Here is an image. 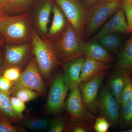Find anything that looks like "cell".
Wrapping results in <instances>:
<instances>
[{"instance_id":"cell-1","label":"cell","mask_w":132,"mask_h":132,"mask_svg":"<svg viewBox=\"0 0 132 132\" xmlns=\"http://www.w3.org/2000/svg\"><path fill=\"white\" fill-rule=\"evenodd\" d=\"M85 42L68 22L53 47L59 61L66 63L85 57Z\"/></svg>"},{"instance_id":"cell-2","label":"cell","mask_w":132,"mask_h":132,"mask_svg":"<svg viewBox=\"0 0 132 132\" xmlns=\"http://www.w3.org/2000/svg\"><path fill=\"white\" fill-rule=\"evenodd\" d=\"M123 0H103L86 10L85 38L91 37L121 8Z\"/></svg>"},{"instance_id":"cell-3","label":"cell","mask_w":132,"mask_h":132,"mask_svg":"<svg viewBox=\"0 0 132 132\" xmlns=\"http://www.w3.org/2000/svg\"><path fill=\"white\" fill-rule=\"evenodd\" d=\"M32 34L29 17L26 14L0 18V34L9 43H25L31 40Z\"/></svg>"},{"instance_id":"cell-4","label":"cell","mask_w":132,"mask_h":132,"mask_svg":"<svg viewBox=\"0 0 132 132\" xmlns=\"http://www.w3.org/2000/svg\"><path fill=\"white\" fill-rule=\"evenodd\" d=\"M31 40L33 53L41 74L44 80L48 82L56 68L63 65L57 59L53 47L43 40L35 31L32 32Z\"/></svg>"},{"instance_id":"cell-5","label":"cell","mask_w":132,"mask_h":132,"mask_svg":"<svg viewBox=\"0 0 132 132\" xmlns=\"http://www.w3.org/2000/svg\"><path fill=\"white\" fill-rule=\"evenodd\" d=\"M30 88L43 95L46 91V86L35 59L33 58L16 81L14 82L10 91L13 94L20 88Z\"/></svg>"},{"instance_id":"cell-6","label":"cell","mask_w":132,"mask_h":132,"mask_svg":"<svg viewBox=\"0 0 132 132\" xmlns=\"http://www.w3.org/2000/svg\"><path fill=\"white\" fill-rule=\"evenodd\" d=\"M68 21L83 39L85 38L86 9L80 0H55Z\"/></svg>"},{"instance_id":"cell-7","label":"cell","mask_w":132,"mask_h":132,"mask_svg":"<svg viewBox=\"0 0 132 132\" xmlns=\"http://www.w3.org/2000/svg\"><path fill=\"white\" fill-rule=\"evenodd\" d=\"M68 89L63 73L59 74L53 81L50 89L46 104L49 113L57 114L62 111Z\"/></svg>"},{"instance_id":"cell-8","label":"cell","mask_w":132,"mask_h":132,"mask_svg":"<svg viewBox=\"0 0 132 132\" xmlns=\"http://www.w3.org/2000/svg\"><path fill=\"white\" fill-rule=\"evenodd\" d=\"M65 107L73 121L91 122L94 118L85 106L79 87L71 90L65 101Z\"/></svg>"},{"instance_id":"cell-9","label":"cell","mask_w":132,"mask_h":132,"mask_svg":"<svg viewBox=\"0 0 132 132\" xmlns=\"http://www.w3.org/2000/svg\"><path fill=\"white\" fill-rule=\"evenodd\" d=\"M105 75V72H102L87 82L80 84L82 100L87 108L92 112L96 111L97 94Z\"/></svg>"},{"instance_id":"cell-10","label":"cell","mask_w":132,"mask_h":132,"mask_svg":"<svg viewBox=\"0 0 132 132\" xmlns=\"http://www.w3.org/2000/svg\"><path fill=\"white\" fill-rule=\"evenodd\" d=\"M119 103L107 87L102 92L100 101L103 113L114 126H117L119 120Z\"/></svg>"},{"instance_id":"cell-11","label":"cell","mask_w":132,"mask_h":132,"mask_svg":"<svg viewBox=\"0 0 132 132\" xmlns=\"http://www.w3.org/2000/svg\"><path fill=\"white\" fill-rule=\"evenodd\" d=\"M128 29L125 13L121 8L90 40L97 39L102 36L111 33L127 34Z\"/></svg>"},{"instance_id":"cell-12","label":"cell","mask_w":132,"mask_h":132,"mask_svg":"<svg viewBox=\"0 0 132 132\" xmlns=\"http://www.w3.org/2000/svg\"><path fill=\"white\" fill-rule=\"evenodd\" d=\"M85 59L84 57H80L66 62L63 65V76L69 89L71 90L79 86L81 72Z\"/></svg>"},{"instance_id":"cell-13","label":"cell","mask_w":132,"mask_h":132,"mask_svg":"<svg viewBox=\"0 0 132 132\" xmlns=\"http://www.w3.org/2000/svg\"><path fill=\"white\" fill-rule=\"evenodd\" d=\"M30 45L25 43L7 45L5 48V60L7 67L20 66L25 61L30 49Z\"/></svg>"},{"instance_id":"cell-14","label":"cell","mask_w":132,"mask_h":132,"mask_svg":"<svg viewBox=\"0 0 132 132\" xmlns=\"http://www.w3.org/2000/svg\"><path fill=\"white\" fill-rule=\"evenodd\" d=\"M84 53L85 57L106 64L111 63L114 60L112 55L97 39L90 40V41L85 42Z\"/></svg>"},{"instance_id":"cell-15","label":"cell","mask_w":132,"mask_h":132,"mask_svg":"<svg viewBox=\"0 0 132 132\" xmlns=\"http://www.w3.org/2000/svg\"><path fill=\"white\" fill-rule=\"evenodd\" d=\"M106 63L94 60L86 57L82 65L80 76V83L86 82L92 79L99 74L108 68Z\"/></svg>"},{"instance_id":"cell-16","label":"cell","mask_w":132,"mask_h":132,"mask_svg":"<svg viewBox=\"0 0 132 132\" xmlns=\"http://www.w3.org/2000/svg\"><path fill=\"white\" fill-rule=\"evenodd\" d=\"M10 95L9 93L0 92V118L12 124H18L23 118L20 117L12 108Z\"/></svg>"},{"instance_id":"cell-17","label":"cell","mask_w":132,"mask_h":132,"mask_svg":"<svg viewBox=\"0 0 132 132\" xmlns=\"http://www.w3.org/2000/svg\"><path fill=\"white\" fill-rule=\"evenodd\" d=\"M116 67L118 70L132 72V36L118 54Z\"/></svg>"},{"instance_id":"cell-18","label":"cell","mask_w":132,"mask_h":132,"mask_svg":"<svg viewBox=\"0 0 132 132\" xmlns=\"http://www.w3.org/2000/svg\"><path fill=\"white\" fill-rule=\"evenodd\" d=\"M32 0H0V5L8 13L26 12L29 10Z\"/></svg>"},{"instance_id":"cell-19","label":"cell","mask_w":132,"mask_h":132,"mask_svg":"<svg viewBox=\"0 0 132 132\" xmlns=\"http://www.w3.org/2000/svg\"><path fill=\"white\" fill-rule=\"evenodd\" d=\"M97 40L109 52L116 53L120 46L123 36L121 33H111L102 36Z\"/></svg>"},{"instance_id":"cell-20","label":"cell","mask_w":132,"mask_h":132,"mask_svg":"<svg viewBox=\"0 0 132 132\" xmlns=\"http://www.w3.org/2000/svg\"><path fill=\"white\" fill-rule=\"evenodd\" d=\"M119 70L120 72L110 80L109 86L112 94L119 104H120L121 97L125 85L126 72Z\"/></svg>"},{"instance_id":"cell-21","label":"cell","mask_w":132,"mask_h":132,"mask_svg":"<svg viewBox=\"0 0 132 132\" xmlns=\"http://www.w3.org/2000/svg\"><path fill=\"white\" fill-rule=\"evenodd\" d=\"M53 19L49 30L50 34L54 35L60 32L66 26L65 18L60 7L54 6L53 7Z\"/></svg>"},{"instance_id":"cell-22","label":"cell","mask_w":132,"mask_h":132,"mask_svg":"<svg viewBox=\"0 0 132 132\" xmlns=\"http://www.w3.org/2000/svg\"><path fill=\"white\" fill-rule=\"evenodd\" d=\"M52 120L45 118H28L22 120L21 123L23 127L34 131L43 130L48 127Z\"/></svg>"},{"instance_id":"cell-23","label":"cell","mask_w":132,"mask_h":132,"mask_svg":"<svg viewBox=\"0 0 132 132\" xmlns=\"http://www.w3.org/2000/svg\"><path fill=\"white\" fill-rule=\"evenodd\" d=\"M52 9V4L47 2L43 5L39 10L38 15V26L43 34L47 32L48 24Z\"/></svg>"},{"instance_id":"cell-24","label":"cell","mask_w":132,"mask_h":132,"mask_svg":"<svg viewBox=\"0 0 132 132\" xmlns=\"http://www.w3.org/2000/svg\"><path fill=\"white\" fill-rule=\"evenodd\" d=\"M13 95L25 103L34 100L40 95V94L35 90L26 88H20Z\"/></svg>"},{"instance_id":"cell-25","label":"cell","mask_w":132,"mask_h":132,"mask_svg":"<svg viewBox=\"0 0 132 132\" xmlns=\"http://www.w3.org/2000/svg\"><path fill=\"white\" fill-rule=\"evenodd\" d=\"M129 72H126L125 85L120 99V104L122 107L132 98V78Z\"/></svg>"},{"instance_id":"cell-26","label":"cell","mask_w":132,"mask_h":132,"mask_svg":"<svg viewBox=\"0 0 132 132\" xmlns=\"http://www.w3.org/2000/svg\"><path fill=\"white\" fill-rule=\"evenodd\" d=\"M21 73L20 68L9 67L5 69L3 71V76L6 79L14 83L19 79Z\"/></svg>"},{"instance_id":"cell-27","label":"cell","mask_w":132,"mask_h":132,"mask_svg":"<svg viewBox=\"0 0 132 132\" xmlns=\"http://www.w3.org/2000/svg\"><path fill=\"white\" fill-rule=\"evenodd\" d=\"M10 102L14 111L20 117L23 118V113L26 108L25 102L14 95L10 97Z\"/></svg>"},{"instance_id":"cell-28","label":"cell","mask_w":132,"mask_h":132,"mask_svg":"<svg viewBox=\"0 0 132 132\" xmlns=\"http://www.w3.org/2000/svg\"><path fill=\"white\" fill-rule=\"evenodd\" d=\"M122 107L123 121L126 125L130 126L132 123V98L127 102Z\"/></svg>"},{"instance_id":"cell-29","label":"cell","mask_w":132,"mask_h":132,"mask_svg":"<svg viewBox=\"0 0 132 132\" xmlns=\"http://www.w3.org/2000/svg\"><path fill=\"white\" fill-rule=\"evenodd\" d=\"M48 128V132H63L66 128V122L62 119L52 120Z\"/></svg>"},{"instance_id":"cell-30","label":"cell","mask_w":132,"mask_h":132,"mask_svg":"<svg viewBox=\"0 0 132 132\" xmlns=\"http://www.w3.org/2000/svg\"><path fill=\"white\" fill-rule=\"evenodd\" d=\"M121 8L125 12L128 26L127 34L132 32V5L122 1Z\"/></svg>"},{"instance_id":"cell-31","label":"cell","mask_w":132,"mask_h":132,"mask_svg":"<svg viewBox=\"0 0 132 132\" xmlns=\"http://www.w3.org/2000/svg\"><path fill=\"white\" fill-rule=\"evenodd\" d=\"M111 125V123L106 118L99 117L96 119L94 127L96 132H106Z\"/></svg>"},{"instance_id":"cell-32","label":"cell","mask_w":132,"mask_h":132,"mask_svg":"<svg viewBox=\"0 0 132 132\" xmlns=\"http://www.w3.org/2000/svg\"><path fill=\"white\" fill-rule=\"evenodd\" d=\"M74 124L70 127V130L73 132H87L90 131V127L88 122L80 121H73Z\"/></svg>"},{"instance_id":"cell-33","label":"cell","mask_w":132,"mask_h":132,"mask_svg":"<svg viewBox=\"0 0 132 132\" xmlns=\"http://www.w3.org/2000/svg\"><path fill=\"white\" fill-rule=\"evenodd\" d=\"M18 132L16 127L12 123L0 118V132Z\"/></svg>"},{"instance_id":"cell-34","label":"cell","mask_w":132,"mask_h":132,"mask_svg":"<svg viewBox=\"0 0 132 132\" xmlns=\"http://www.w3.org/2000/svg\"><path fill=\"white\" fill-rule=\"evenodd\" d=\"M13 82L5 78L3 76L0 75V92L9 93Z\"/></svg>"},{"instance_id":"cell-35","label":"cell","mask_w":132,"mask_h":132,"mask_svg":"<svg viewBox=\"0 0 132 132\" xmlns=\"http://www.w3.org/2000/svg\"><path fill=\"white\" fill-rule=\"evenodd\" d=\"M85 9L103 0H80Z\"/></svg>"},{"instance_id":"cell-36","label":"cell","mask_w":132,"mask_h":132,"mask_svg":"<svg viewBox=\"0 0 132 132\" xmlns=\"http://www.w3.org/2000/svg\"><path fill=\"white\" fill-rule=\"evenodd\" d=\"M9 14L0 5V18L7 16Z\"/></svg>"},{"instance_id":"cell-37","label":"cell","mask_w":132,"mask_h":132,"mask_svg":"<svg viewBox=\"0 0 132 132\" xmlns=\"http://www.w3.org/2000/svg\"><path fill=\"white\" fill-rule=\"evenodd\" d=\"M5 41V39H4L3 36L0 34V46L3 44Z\"/></svg>"},{"instance_id":"cell-38","label":"cell","mask_w":132,"mask_h":132,"mask_svg":"<svg viewBox=\"0 0 132 132\" xmlns=\"http://www.w3.org/2000/svg\"><path fill=\"white\" fill-rule=\"evenodd\" d=\"M2 58L1 50L0 49V72L2 70Z\"/></svg>"},{"instance_id":"cell-39","label":"cell","mask_w":132,"mask_h":132,"mask_svg":"<svg viewBox=\"0 0 132 132\" xmlns=\"http://www.w3.org/2000/svg\"><path fill=\"white\" fill-rule=\"evenodd\" d=\"M123 1L132 5V0H123Z\"/></svg>"},{"instance_id":"cell-40","label":"cell","mask_w":132,"mask_h":132,"mask_svg":"<svg viewBox=\"0 0 132 132\" xmlns=\"http://www.w3.org/2000/svg\"><path fill=\"white\" fill-rule=\"evenodd\" d=\"M123 132H132V129H130V130H127V131H124Z\"/></svg>"},{"instance_id":"cell-41","label":"cell","mask_w":132,"mask_h":132,"mask_svg":"<svg viewBox=\"0 0 132 132\" xmlns=\"http://www.w3.org/2000/svg\"></svg>"},{"instance_id":"cell-42","label":"cell","mask_w":132,"mask_h":132,"mask_svg":"<svg viewBox=\"0 0 132 132\" xmlns=\"http://www.w3.org/2000/svg\"></svg>"}]
</instances>
